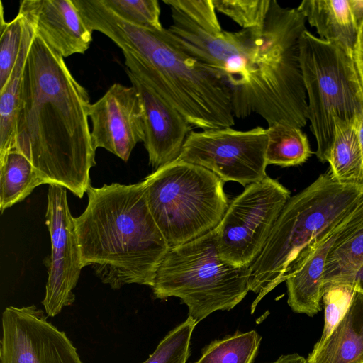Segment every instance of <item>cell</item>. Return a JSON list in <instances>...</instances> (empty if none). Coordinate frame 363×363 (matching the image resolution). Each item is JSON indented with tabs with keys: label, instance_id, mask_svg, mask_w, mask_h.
<instances>
[{
	"label": "cell",
	"instance_id": "7c38bea8",
	"mask_svg": "<svg viewBox=\"0 0 363 363\" xmlns=\"http://www.w3.org/2000/svg\"><path fill=\"white\" fill-rule=\"evenodd\" d=\"M1 363H83L63 331L35 306H9L2 313Z\"/></svg>",
	"mask_w": 363,
	"mask_h": 363
},
{
	"label": "cell",
	"instance_id": "1f68e13d",
	"mask_svg": "<svg viewBox=\"0 0 363 363\" xmlns=\"http://www.w3.org/2000/svg\"><path fill=\"white\" fill-rule=\"evenodd\" d=\"M352 286L355 291L363 294V264L357 272L354 277Z\"/></svg>",
	"mask_w": 363,
	"mask_h": 363
},
{
	"label": "cell",
	"instance_id": "4316f807",
	"mask_svg": "<svg viewBox=\"0 0 363 363\" xmlns=\"http://www.w3.org/2000/svg\"><path fill=\"white\" fill-rule=\"evenodd\" d=\"M121 20L148 29L161 30L160 6L157 0H100Z\"/></svg>",
	"mask_w": 363,
	"mask_h": 363
},
{
	"label": "cell",
	"instance_id": "cb8c5ba5",
	"mask_svg": "<svg viewBox=\"0 0 363 363\" xmlns=\"http://www.w3.org/2000/svg\"><path fill=\"white\" fill-rule=\"evenodd\" d=\"M261 337L255 330L237 333L211 342L194 363H252Z\"/></svg>",
	"mask_w": 363,
	"mask_h": 363
},
{
	"label": "cell",
	"instance_id": "8fae6325",
	"mask_svg": "<svg viewBox=\"0 0 363 363\" xmlns=\"http://www.w3.org/2000/svg\"><path fill=\"white\" fill-rule=\"evenodd\" d=\"M45 218L50 236L51 254L42 304L48 316L53 317L64 307L74 303L73 289L84 267L74 217L69 208L65 187L49 185Z\"/></svg>",
	"mask_w": 363,
	"mask_h": 363
},
{
	"label": "cell",
	"instance_id": "7a4b0ae2",
	"mask_svg": "<svg viewBox=\"0 0 363 363\" xmlns=\"http://www.w3.org/2000/svg\"><path fill=\"white\" fill-rule=\"evenodd\" d=\"M89 95L64 57L35 34L27 57L15 148L47 184L82 198L96 165L89 126Z\"/></svg>",
	"mask_w": 363,
	"mask_h": 363
},
{
	"label": "cell",
	"instance_id": "30bf717a",
	"mask_svg": "<svg viewBox=\"0 0 363 363\" xmlns=\"http://www.w3.org/2000/svg\"><path fill=\"white\" fill-rule=\"evenodd\" d=\"M267 128L260 126L247 130L231 127L191 130L176 160L201 166L224 182L246 186L267 177Z\"/></svg>",
	"mask_w": 363,
	"mask_h": 363
},
{
	"label": "cell",
	"instance_id": "9c48e42d",
	"mask_svg": "<svg viewBox=\"0 0 363 363\" xmlns=\"http://www.w3.org/2000/svg\"><path fill=\"white\" fill-rule=\"evenodd\" d=\"M290 198L286 187L267 176L247 186L215 228L220 257L236 267H250Z\"/></svg>",
	"mask_w": 363,
	"mask_h": 363
},
{
	"label": "cell",
	"instance_id": "44dd1931",
	"mask_svg": "<svg viewBox=\"0 0 363 363\" xmlns=\"http://www.w3.org/2000/svg\"><path fill=\"white\" fill-rule=\"evenodd\" d=\"M46 184L29 160L16 150L0 159V211L25 199L37 186Z\"/></svg>",
	"mask_w": 363,
	"mask_h": 363
},
{
	"label": "cell",
	"instance_id": "ffe728a7",
	"mask_svg": "<svg viewBox=\"0 0 363 363\" xmlns=\"http://www.w3.org/2000/svg\"><path fill=\"white\" fill-rule=\"evenodd\" d=\"M327 162L332 175L340 184L363 191V157L357 119L352 122L335 121Z\"/></svg>",
	"mask_w": 363,
	"mask_h": 363
},
{
	"label": "cell",
	"instance_id": "f546056e",
	"mask_svg": "<svg viewBox=\"0 0 363 363\" xmlns=\"http://www.w3.org/2000/svg\"><path fill=\"white\" fill-rule=\"evenodd\" d=\"M352 56L363 88V18L359 24L357 40L352 50Z\"/></svg>",
	"mask_w": 363,
	"mask_h": 363
},
{
	"label": "cell",
	"instance_id": "d6a6232c",
	"mask_svg": "<svg viewBox=\"0 0 363 363\" xmlns=\"http://www.w3.org/2000/svg\"><path fill=\"white\" fill-rule=\"evenodd\" d=\"M357 128L358 138L363 157V111L357 118Z\"/></svg>",
	"mask_w": 363,
	"mask_h": 363
},
{
	"label": "cell",
	"instance_id": "f1b7e54d",
	"mask_svg": "<svg viewBox=\"0 0 363 363\" xmlns=\"http://www.w3.org/2000/svg\"><path fill=\"white\" fill-rule=\"evenodd\" d=\"M355 290L347 284L324 286L322 297L325 306L324 326L320 340H325L345 314Z\"/></svg>",
	"mask_w": 363,
	"mask_h": 363
},
{
	"label": "cell",
	"instance_id": "ac0fdd59",
	"mask_svg": "<svg viewBox=\"0 0 363 363\" xmlns=\"http://www.w3.org/2000/svg\"><path fill=\"white\" fill-rule=\"evenodd\" d=\"M297 9L320 39L353 50L361 21L352 0H303Z\"/></svg>",
	"mask_w": 363,
	"mask_h": 363
},
{
	"label": "cell",
	"instance_id": "9a60e30c",
	"mask_svg": "<svg viewBox=\"0 0 363 363\" xmlns=\"http://www.w3.org/2000/svg\"><path fill=\"white\" fill-rule=\"evenodd\" d=\"M125 72L143 105V143L150 164L157 169L177 159L191 125L145 78L127 68Z\"/></svg>",
	"mask_w": 363,
	"mask_h": 363
},
{
	"label": "cell",
	"instance_id": "4fadbf2b",
	"mask_svg": "<svg viewBox=\"0 0 363 363\" xmlns=\"http://www.w3.org/2000/svg\"><path fill=\"white\" fill-rule=\"evenodd\" d=\"M362 226L363 199L352 211L300 252L285 277L287 303L294 312L311 317L321 311L323 274L329 252L341 238Z\"/></svg>",
	"mask_w": 363,
	"mask_h": 363
},
{
	"label": "cell",
	"instance_id": "603a6c76",
	"mask_svg": "<svg viewBox=\"0 0 363 363\" xmlns=\"http://www.w3.org/2000/svg\"><path fill=\"white\" fill-rule=\"evenodd\" d=\"M362 264L363 226L341 238L329 252L324 269V286L330 284L352 286Z\"/></svg>",
	"mask_w": 363,
	"mask_h": 363
},
{
	"label": "cell",
	"instance_id": "6da1fadb",
	"mask_svg": "<svg viewBox=\"0 0 363 363\" xmlns=\"http://www.w3.org/2000/svg\"><path fill=\"white\" fill-rule=\"evenodd\" d=\"M172 24L165 37L228 86L235 118L255 113L269 125L303 128L307 96L299 60L306 18L272 0L262 25L223 30L212 0H163Z\"/></svg>",
	"mask_w": 363,
	"mask_h": 363
},
{
	"label": "cell",
	"instance_id": "83f0119b",
	"mask_svg": "<svg viewBox=\"0 0 363 363\" xmlns=\"http://www.w3.org/2000/svg\"><path fill=\"white\" fill-rule=\"evenodd\" d=\"M215 9L227 16L242 29L263 24L272 0H212Z\"/></svg>",
	"mask_w": 363,
	"mask_h": 363
},
{
	"label": "cell",
	"instance_id": "2e32d148",
	"mask_svg": "<svg viewBox=\"0 0 363 363\" xmlns=\"http://www.w3.org/2000/svg\"><path fill=\"white\" fill-rule=\"evenodd\" d=\"M18 13L64 58L85 53L92 42L93 31L74 0H22Z\"/></svg>",
	"mask_w": 363,
	"mask_h": 363
},
{
	"label": "cell",
	"instance_id": "4dcf8cb0",
	"mask_svg": "<svg viewBox=\"0 0 363 363\" xmlns=\"http://www.w3.org/2000/svg\"><path fill=\"white\" fill-rule=\"evenodd\" d=\"M267 363H308L303 356L297 353L280 356L277 360Z\"/></svg>",
	"mask_w": 363,
	"mask_h": 363
},
{
	"label": "cell",
	"instance_id": "52a82bcc",
	"mask_svg": "<svg viewBox=\"0 0 363 363\" xmlns=\"http://www.w3.org/2000/svg\"><path fill=\"white\" fill-rule=\"evenodd\" d=\"M144 182L148 208L169 248L215 229L228 207L224 182L197 164L174 160Z\"/></svg>",
	"mask_w": 363,
	"mask_h": 363
},
{
	"label": "cell",
	"instance_id": "5bb4252c",
	"mask_svg": "<svg viewBox=\"0 0 363 363\" xmlns=\"http://www.w3.org/2000/svg\"><path fill=\"white\" fill-rule=\"evenodd\" d=\"M94 149L104 148L125 162L135 145L144 140V113L136 89L119 83L88 108Z\"/></svg>",
	"mask_w": 363,
	"mask_h": 363
},
{
	"label": "cell",
	"instance_id": "3957f363",
	"mask_svg": "<svg viewBox=\"0 0 363 363\" xmlns=\"http://www.w3.org/2000/svg\"><path fill=\"white\" fill-rule=\"evenodd\" d=\"M87 26L121 50L126 68L145 78L186 118L202 130L235 124L230 90L214 71L174 45L161 30L130 24L100 0H75Z\"/></svg>",
	"mask_w": 363,
	"mask_h": 363
},
{
	"label": "cell",
	"instance_id": "7402d4cb",
	"mask_svg": "<svg viewBox=\"0 0 363 363\" xmlns=\"http://www.w3.org/2000/svg\"><path fill=\"white\" fill-rule=\"evenodd\" d=\"M266 162L282 167L300 165L311 156L307 135L301 128L282 123L269 126Z\"/></svg>",
	"mask_w": 363,
	"mask_h": 363
},
{
	"label": "cell",
	"instance_id": "277c9868",
	"mask_svg": "<svg viewBox=\"0 0 363 363\" xmlns=\"http://www.w3.org/2000/svg\"><path fill=\"white\" fill-rule=\"evenodd\" d=\"M84 211L74 218L83 267L113 289L152 287L169 247L148 208L144 180L87 191Z\"/></svg>",
	"mask_w": 363,
	"mask_h": 363
},
{
	"label": "cell",
	"instance_id": "5b68a950",
	"mask_svg": "<svg viewBox=\"0 0 363 363\" xmlns=\"http://www.w3.org/2000/svg\"><path fill=\"white\" fill-rule=\"evenodd\" d=\"M362 199V190L340 184L330 169L289 199L264 248L249 267L250 291L257 294L252 313L268 293L285 281L300 252Z\"/></svg>",
	"mask_w": 363,
	"mask_h": 363
},
{
	"label": "cell",
	"instance_id": "d6986e66",
	"mask_svg": "<svg viewBox=\"0 0 363 363\" xmlns=\"http://www.w3.org/2000/svg\"><path fill=\"white\" fill-rule=\"evenodd\" d=\"M24 20L23 40L18 60L8 82L0 90V159L15 148L24 70L35 34L33 26Z\"/></svg>",
	"mask_w": 363,
	"mask_h": 363
},
{
	"label": "cell",
	"instance_id": "e0dca14e",
	"mask_svg": "<svg viewBox=\"0 0 363 363\" xmlns=\"http://www.w3.org/2000/svg\"><path fill=\"white\" fill-rule=\"evenodd\" d=\"M308 363H363V294L355 291L342 319L319 340Z\"/></svg>",
	"mask_w": 363,
	"mask_h": 363
},
{
	"label": "cell",
	"instance_id": "d4e9b609",
	"mask_svg": "<svg viewBox=\"0 0 363 363\" xmlns=\"http://www.w3.org/2000/svg\"><path fill=\"white\" fill-rule=\"evenodd\" d=\"M24 22V18L18 13L11 21L6 22L1 1L0 90L8 82L18 60L23 40Z\"/></svg>",
	"mask_w": 363,
	"mask_h": 363
},
{
	"label": "cell",
	"instance_id": "ba28073f",
	"mask_svg": "<svg viewBox=\"0 0 363 363\" xmlns=\"http://www.w3.org/2000/svg\"><path fill=\"white\" fill-rule=\"evenodd\" d=\"M299 52L307 119L317 145L315 155L321 162H326L335 122L357 118L363 111V88L352 50L323 40L306 29L300 38Z\"/></svg>",
	"mask_w": 363,
	"mask_h": 363
},
{
	"label": "cell",
	"instance_id": "484cf974",
	"mask_svg": "<svg viewBox=\"0 0 363 363\" xmlns=\"http://www.w3.org/2000/svg\"><path fill=\"white\" fill-rule=\"evenodd\" d=\"M198 322L188 316L159 343L154 352L143 363H186L190 354L191 335Z\"/></svg>",
	"mask_w": 363,
	"mask_h": 363
},
{
	"label": "cell",
	"instance_id": "8992f818",
	"mask_svg": "<svg viewBox=\"0 0 363 363\" xmlns=\"http://www.w3.org/2000/svg\"><path fill=\"white\" fill-rule=\"evenodd\" d=\"M249 267H236L219 256L215 229L169 248L155 273L153 294L179 298L197 322L216 311H230L250 291Z\"/></svg>",
	"mask_w": 363,
	"mask_h": 363
}]
</instances>
